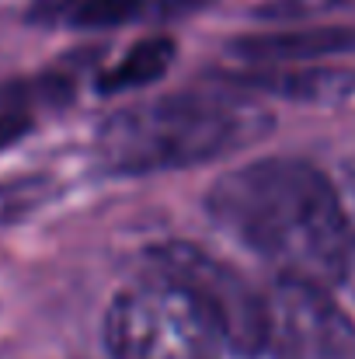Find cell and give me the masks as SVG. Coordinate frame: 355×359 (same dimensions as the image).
Listing matches in <instances>:
<instances>
[{
    "label": "cell",
    "instance_id": "6da1fadb",
    "mask_svg": "<svg viewBox=\"0 0 355 359\" xmlns=\"http://www.w3.org/2000/svg\"><path fill=\"white\" fill-rule=\"evenodd\" d=\"M206 210L234 241L279 269L335 290L349 279L355 227L345 199L307 161L261 157L213 182Z\"/></svg>",
    "mask_w": 355,
    "mask_h": 359
},
{
    "label": "cell",
    "instance_id": "7a4b0ae2",
    "mask_svg": "<svg viewBox=\"0 0 355 359\" xmlns=\"http://www.w3.org/2000/svg\"><path fill=\"white\" fill-rule=\"evenodd\" d=\"M272 116L237 88L164 95L122 109L95 136L98 161L116 175L178 171L261 140Z\"/></svg>",
    "mask_w": 355,
    "mask_h": 359
},
{
    "label": "cell",
    "instance_id": "3957f363",
    "mask_svg": "<svg viewBox=\"0 0 355 359\" xmlns=\"http://www.w3.org/2000/svg\"><path fill=\"white\" fill-rule=\"evenodd\" d=\"M105 349L112 359H220L227 346L185 290L150 276L109 304Z\"/></svg>",
    "mask_w": 355,
    "mask_h": 359
},
{
    "label": "cell",
    "instance_id": "277c9868",
    "mask_svg": "<svg viewBox=\"0 0 355 359\" xmlns=\"http://www.w3.org/2000/svg\"><path fill=\"white\" fill-rule=\"evenodd\" d=\"M146 265L153 276L185 290L206 311L230 353H265V293H258L230 262L192 241H164L146 251Z\"/></svg>",
    "mask_w": 355,
    "mask_h": 359
},
{
    "label": "cell",
    "instance_id": "5b68a950",
    "mask_svg": "<svg viewBox=\"0 0 355 359\" xmlns=\"http://www.w3.org/2000/svg\"><path fill=\"white\" fill-rule=\"evenodd\" d=\"M265 356L352 359L355 325L331 290L279 276L265 293Z\"/></svg>",
    "mask_w": 355,
    "mask_h": 359
},
{
    "label": "cell",
    "instance_id": "8992f818",
    "mask_svg": "<svg viewBox=\"0 0 355 359\" xmlns=\"http://www.w3.org/2000/svg\"><path fill=\"white\" fill-rule=\"evenodd\" d=\"M355 49V28L345 25H303L286 32H258L230 42L240 67H310L314 60L345 56Z\"/></svg>",
    "mask_w": 355,
    "mask_h": 359
},
{
    "label": "cell",
    "instance_id": "52a82bcc",
    "mask_svg": "<svg viewBox=\"0 0 355 359\" xmlns=\"http://www.w3.org/2000/svg\"><path fill=\"white\" fill-rule=\"evenodd\" d=\"M223 81L237 91H261L286 102L303 105H342L355 95V70L349 67H244L237 74H223Z\"/></svg>",
    "mask_w": 355,
    "mask_h": 359
},
{
    "label": "cell",
    "instance_id": "ba28073f",
    "mask_svg": "<svg viewBox=\"0 0 355 359\" xmlns=\"http://www.w3.org/2000/svg\"><path fill=\"white\" fill-rule=\"evenodd\" d=\"M174 60V42L164 35L143 39L132 49H125V56L118 60L112 70H105L98 77V91H129V88H146L153 81H160L167 74Z\"/></svg>",
    "mask_w": 355,
    "mask_h": 359
},
{
    "label": "cell",
    "instance_id": "9c48e42d",
    "mask_svg": "<svg viewBox=\"0 0 355 359\" xmlns=\"http://www.w3.org/2000/svg\"><path fill=\"white\" fill-rule=\"evenodd\" d=\"M143 0H39L35 18L70 28H116L139 18Z\"/></svg>",
    "mask_w": 355,
    "mask_h": 359
},
{
    "label": "cell",
    "instance_id": "30bf717a",
    "mask_svg": "<svg viewBox=\"0 0 355 359\" xmlns=\"http://www.w3.org/2000/svg\"><path fill=\"white\" fill-rule=\"evenodd\" d=\"M39 196H42V182H39V178H25V182L0 185V220L18 217L21 210H28L32 203H39Z\"/></svg>",
    "mask_w": 355,
    "mask_h": 359
},
{
    "label": "cell",
    "instance_id": "8fae6325",
    "mask_svg": "<svg viewBox=\"0 0 355 359\" xmlns=\"http://www.w3.org/2000/svg\"><path fill=\"white\" fill-rule=\"evenodd\" d=\"M32 112L28 109H0V150L14 147L21 136L32 133Z\"/></svg>",
    "mask_w": 355,
    "mask_h": 359
}]
</instances>
